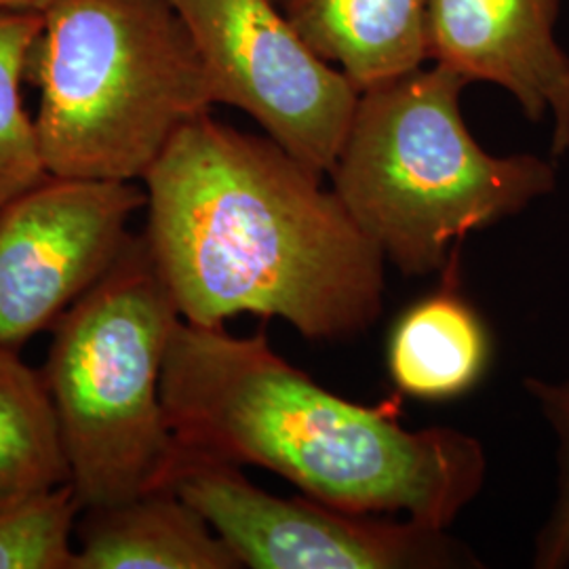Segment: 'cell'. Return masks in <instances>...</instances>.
Wrapping results in <instances>:
<instances>
[{
  "label": "cell",
  "mask_w": 569,
  "mask_h": 569,
  "mask_svg": "<svg viewBox=\"0 0 569 569\" xmlns=\"http://www.w3.org/2000/svg\"><path fill=\"white\" fill-rule=\"evenodd\" d=\"M143 239L186 323L283 319L342 342L385 302V253L323 176L268 136L209 112L176 131L142 178Z\"/></svg>",
  "instance_id": "1"
},
{
  "label": "cell",
  "mask_w": 569,
  "mask_h": 569,
  "mask_svg": "<svg viewBox=\"0 0 569 569\" xmlns=\"http://www.w3.org/2000/svg\"><path fill=\"white\" fill-rule=\"evenodd\" d=\"M164 413L178 448L260 467L355 515H406L448 529L483 488L481 443L401 422L399 397L367 406L317 385L268 345L180 321L164 357Z\"/></svg>",
  "instance_id": "2"
},
{
  "label": "cell",
  "mask_w": 569,
  "mask_h": 569,
  "mask_svg": "<svg viewBox=\"0 0 569 569\" xmlns=\"http://www.w3.org/2000/svg\"><path fill=\"white\" fill-rule=\"evenodd\" d=\"M470 82L448 66L418 68L359 96L331 188L406 277L441 272L470 232L552 192L555 167L533 154L496 157L468 131Z\"/></svg>",
  "instance_id": "3"
},
{
  "label": "cell",
  "mask_w": 569,
  "mask_h": 569,
  "mask_svg": "<svg viewBox=\"0 0 569 569\" xmlns=\"http://www.w3.org/2000/svg\"><path fill=\"white\" fill-rule=\"evenodd\" d=\"M26 81L49 176L136 182L213 106L171 0H49Z\"/></svg>",
  "instance_id": "4"
},
{
  "label": "cell",
  "mask_w": 569,
  "mask_h": 569,
  "mask_svg": "<svg viewBox=\"0 0 569 569\" xmlns=\"http://www.w3.org/2000/svg\"><path fill=\"white\" fill-rule=\"evenodd\" d=\"M182 321L143 234L51 327L41 369L81 510L164 488L178 443L161 380Z\"/></svg>",
  "instance_id": "5"
},
{
  "label": "cell",
  "mask_w": 569,
  "mask_h": 569,
  "mask_svg": "<svg viewBox=\"0 0 569 569\" xmlns=\"http://www.w3.org/2000/svg\"><path fill=\"white\" fill-rule=\"evenodd\" d=\"M171 488L213 529L241 568H472L475 557L448 529L331 509L312 498H279L241 467L178 448Z\"/></svg>",
  "instance_id": "6"
},
{
  "label": "cell",
  "mask_w": 569,
  "mask_h": 569,
  "mask_svg": "<svg viewBox=\"0 0 569 569\" xmlns=\"http://www.w3.org/2000/svg\"><path fill=\"white\" fill-rule=\"evenodd\" d=\"M203 63L211 102L247 112L272 142L329 176L359 89L319 58L277 0H171Z\"/></svg>",
  "instance_id": "7"
},
{
  "label": "cell",
  "mask_w": 569,
  "mask_h": 569,
  "mask_svg": "<svg viewBox=\"0 0 569 569\" xmlns=\"http://www.w3.org/2000/svg\"><path fill=\"white\" fill-rule=\"evenodd\" d=\"M146 207L136 182L49 176L0 213V345L20 350L102 281Z\"/></svg>",
  "instance_id": "8"
},
{
  "label": "cell",
  "mask_w": 569,
  "mask_h": 569,
  "mask_svg": "<svg viewBox=\"0 0 569 569\" xmlns=\"http://www.w3.org/2000/svg\"><path fill=\"white\" fill-rule=\"evenodd\" d=\"M561 0H428L430 61L507 89L529 121L552 114V157L569 148V56Z\"/></svg>",
  "instance_id": "9"
},
{
  "label": "cell",
  "mask_w": 569,
  "mask_h": 569,
  "mask_svg": "<svg viewBox=\"0 0 569 569\" xmlns=\"http://www.w3.org/2000/svg\"><path fill=\"white\" fill-rule=\"evenodd\" d=\"M72 569H237L220 536L171 488L81 510Z\"/></svg>",
  "instance_id": "10"
},
{
  "label": "cell",
  "mask_w": 569,
  "mask_h": 569,
  "mask_svg": "<svg viewBox=\"0 0 569 569\" xmlns=\"http://www.w3.org/2000/svg\"><path fill=\"white\" fill-rule=\"evenodd\" d=\"M306 44L363 93L422 68L428 0H277Z\"/></svg>",
  "instance_id": "11"
},
{
  "label": "cell",
  "mask_w": 569,
  "mask_h": 569,
  "mask_svg": "<svg viewBox=\"0 0 569 569\" xmlns=\"http://www.w3.org/2000/svg\"><path fill=\"white\" fill-rule=\"evenodd\" d=\"M443 283L409 306L390 333L388 371L407 397L446 401L468 392L489 366V333L460 293V244L443 266Z\"/></svg>",
  "instance_id": "12"
},
{
  "label": "cell",
  "mask_w": 569,
  "mask_h": 569,
  "mask_svg": "<svg viewBox=\"0 0 569 569\" xmlns=\"http://www.w3.org/2000/svg\"><path fill=\"white\" fill-rule=\"evenodd\" d=\"M66 483L70 467L42 373L0 345V510Z\"/></svg>",
  "instance_id": "13"
},
{
  "label": "cell",
  "mask_w": 569,
  "mask_h": 569,
  "mask_svg": "<svg viewBox=\"0 0 569 569\" xmlns=\"http://www.w3.org/2000/svg\"><path fill=\"white\" fill-rule=\"evenodd\" d=\"M41 30L39 9L0 11V213L49 178L37 124L21 100L28 58Z\"/></svg>",
  "instance_id": "14"
},
{
  "label": "cell",
  "mask_w": 569,
  "mask_h": 569,
  "mask_svg": "<svg viewBox=\"0 0 569 569\" xmlns=\"http://www.w3.org/2000/svg\"><path fill=\"white\" fill-rule=\"evenodd\" d=\"M79 515L70 483L0 510V569H72Z\"/></svg>",
  "instance_id": "15"
},
{
  "label": "cell",
  "mask_w": 569,
  "mask_h": 569,
  "mask_svg": "<svg viewBox=\"0 0 569 569\" xmlns=\"http://www.w3.org/2000/svg\"><path fill=\"white\" fill-rule=\"evenodd\" d=\"M529 395L538 401L547 422L557 437V498L545 528L536 540L533 566L538 569H563L569 566V380L550 385L526 380Z\"/></svg>",
  "instance_id": "16"
},
{
  "label": "cell",
  "mask_w": 569,
  "mask_h": 569,
  "mask_svg": "<svg viewBox=\"0 0 569 569\" xmlns=\"http://www.w3.org/2000/svg\"><path fill=\"white\" fill-rule=\"evenodd\" d=\"M49 0H0V11L4 9H39L47 4Z\"/></svg>",
  "instance_id": "17"
}]
</instances>
